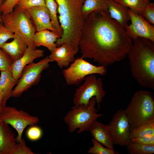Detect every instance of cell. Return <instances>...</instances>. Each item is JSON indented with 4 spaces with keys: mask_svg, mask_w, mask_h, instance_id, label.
I'll list each match as a JSON object with an SVG mask.
<instances>
[{
    "mask_svg": "<svg viewBox=\"0 0 154 154\" xmlns=\"http://www.w3.org/2000/svg\"><path fill=\"white\" fill-rule=\"evenodd\" d=\"M132 41L108 10L96 11L84 19L79 48L82 58L106 67L123 60Z\"/></svg>",
    "mask_w": 154,
    "mask_h": 154,
    "instance_id": "cell-1",
    "label": "cell"
},
{
    "mask_svg": "<svg viewBox=\"0 0 154 154\" xmlns=\"http://www.w3.org/2000/svg\"><path fill=\"white\" fill-rule=\"evenodd\" d=\"M127 56L132 76L141 87L154 89V42L138 38Z\"/></svg>",
    "mask_w": 154,
    "mask_h": 154,
    "instance_id": "cell-2",
    "label": "cell"
},
{
    "mask_svg": "<svg viewBox=\"0 0 154 154\" xmlns=\"http://www.w3.org/2000/svg\"><path fill=\"white\" fill-rule=\"evenodd\" d=\"M58 5V19L62 35L56 43L58 46L63 43L79 49L84 19L81 9L84 0H55Z\"/></svg>",
    "mask_w": 154,
    "mask_h": 154,
    "instance_id": "cell-3",
    "label": "cell"
},
{
    "mask_svg": "<svg viewBox=\"0 0 154 154\" xmlns=\"http://www.w3.org/2000/svg\"><path fill=\"white\" fill-rule=\"evenodd\" d=\"M124 111L131 131L154 119V98L153 94L147 90L136 92Z\"/></svg>",
    "mask_w": 154,
    "mask_h": 154,
    "instance_id": "cell-4",
    "label": "cell"
},
{
    "mask_svg": "<svg viewBox=\"0 0 154 154\" xmlns=\"http://www.w3.org/2000/svg\"><path fill=\"white\" fill-rule=\"evenodd\" d=\"M97 104L95 97L91 98L89 105L86 107L83 105L72 107L71 110L64 117L65 123L68 125L69 131L72 133L77 129L78 134L89 131L94 121L103 114H98L95 108Z\"/></svg>",
    "mask_w": 154,
    "mask_h": 154,
    "instance_id": "cell-5",
    "label": "cell"
},
{
    "mask_svg": "<svg viewBox=\"0 0 154 154\" xmlns=\"http://www.w3.org/2000/svg\"><path fill=\"white\" fill-rule=\"evenodd\" d=\"M1 19L8 29L23 38L28 47L36 48L33 41L36 31L26 10L20 9L16 5L11 12L5 15L1 14Z\"/></svg>",
    "mask_w": 154,
    "mask_h": 154,
    "instance_id": "cell-6",
    "label": "cell"
},
{
    "mask_svg": "<svg viewBox=\"0 0 154 154\" xmlns=\"http://www.w3.org/2000/svg\"><path fill=\"white\" fill-rule=\"evenodd\" d=\"M54 62L49 56H47L37 63L33 62L25 66L17 85L13 90L12 97L20 96L33 86L40 81L42 71L49 66V63Z\"/></svg>",
    "mask_w": 154,
    "mask_h": 154,
    "instance_id": "cell-7",
    "label": "cell"
},
{
    "mask_svg": "<svg viewBox=\"0 0 154 154\" xmlns=\"http://www.w3.org/2000/svg\"><path fill=\"white\" fill-rule=\"evenodd\" d=\"M84 80L83 84L76 90L73 103L74 106L83 105L86 107L89 105L90 99L94 97L98 104V110L106 94L102 81L100 78H97L95 74L86 76Z\"/></svg>",
    "mask_w": 154,
    "mask_h": 154,
    "instance_id": "cell-8",
    "label": "cell"
},
{
    "mask_svg": "<svg viewBox=\"0 0 154 154\" xmlns=\"http://www.w3.org/2000/svg\"><path fill=\"white\" fill-rule=\"evenodd\" d=\"M62 73L67 84L75 85H79L90 74L105 75L107 70L106 66L94 65L81 57L75 59L69 67L62 70Z\"/></svg>",
    "mask_w": 154,
    "mask_h": 154,
    "instance_id": "cell-9",
    "label": "cell"
},
{
    "mask_svg": "<svg viewBox=\"0 0 154 154\" xmlns=\"http://www.w3.org/2000/svg\"><path fill=\"white\" fill-rule=\"evenodd\" d=\"M0 119L15 129L18 133L16 138L17 143L21 140L23 131L26 127L35 125L39 120L37 116L30 115L22 110H18L15 107L9 106H6Z\"/></svg>",
    "mask_w": 154,
    "mask_h": 154,
    "instance_id": "cell-10",
    "label": "cell"
},
{
    "mask_svg": "<svg viewBox=\"0 0 154 154\" xmlns=\"http://www.w3.org/2000/svg\"><path fill=\"white\" fill-rule=\"evenodd\" d=\"M108 125L114 145L126 147L131 142L130 127L124 110H118Z\"/></svg>",
    "mask_w": 154,
    "mask_h": 154,
    "instance_id": "cell-11",
    "label": "cell"
},
{
    "mask_svg": "<svg viewBox=\"0 0 154 154\" xmlns=\"http://www.w3.org/2000/svg\"><path fill=\"white\" fill-rule=\"evenodd\" d=\"M131 23L124 27L127 35L132 40L141 37L154 42V27L142 16L137 14L128 8Z\"/></svg>",
    "mask_w": 154,
    "mask_h": 154,
    "instance_id": "cell-12",
    "label": "cell"
},
{
    "mask_svg": "<svg viewBox=\"0 0 154 154\" xmlns=\"http://www.w3.org/2000/svg\"><path fill=\"white\" fill-rule=\"evenodd\" d=\"M25 10L32 20L36 32L48 30L57 33L52 25L49 12L46 6L34 7Z\"/></svg>",
    "mask_w": 154,
    "mask_h": 154,
    "instance_id": "cell-13",
    "label": "cell"
},
{
    "mask_svg": "<svg viewBox=\"0 0 154 154\" xmlns=\"http://www.w3.org/2000/svg\"><path fill=\"white\" fill-rule=\"evenodd\" d=\"M44 55L43 50L28 46L24 54L19 59L14 61L11 66L10 69L13 78L18 80L25 66L33 62L35 59Z\"/></svg>",
    "mask_w": 154,
    "mask_h": 154,
    "instance_id": "cell-14",
    "label": "cell"
},
{
    "mask_svg": "<svg viewBox=\"0 0 154 154\" xmlns=\"http://www.w3.org/2000/svg\"><path fill=\"white\" fill-rule=\"evenodd\" d=\"M79 49L66 43L56 47L49 56L54 61L56 62L60 68L68 66L75 60V56L77 54Z\"/></svg>",
    "mask_w": 154,
    "mask_h": 154,
    "instance_id": "cell-15",
    "label": "cell"
},
{
    "mask_svg": "<svg viewBox=\"0 0 154 154\" xmlns=\"http://www.w3.org/2000/svg\"><path fill=\"white\" fill-rule=\"evenodd\" d=\"M17 143L15 133L9 125L1 121L0 123L1 154H13Z\"/></svg>",
    "mask_w": 154,
    "mask_h": 154,
    "instance_id": "cell-16",
    "label": "cell"
},
{
    "mask_svg": "<svg viewBox=\"0 0 154 154\" xmlns=\"http://www.w3.org/2000/svg\"><path fill=\"white\" fill-rule=\"evenodd\" d=\"M93 139L108 148H114V144L108 125L96 120L90 129Z\"/></svg>",
    "mask_w": 154,
    "mask_h": 154,
    "instance_id": "cell-17",
    "label": "cell"
},
{
    "mask_svg": "<svg viewBox=\"0 0 154 154\" xmlns=\"http://www.w3.org/2000/svg\"><path fill=\"white\" fill-rule=\"evenodd\" d=\"M14 35L13 40L11 42L4 43L1 48L14 61L22 56L28 47L21 36L17 34Z\"/></svg>",
    "mask_w": 154,
    "mask_h": 154,
    "instance_id": "cell-18",
    "label": "cell"
},
{
    "mask_svg": "<svg viewBox=\"0 0 154 154\" xmlns=\"http://www.w3.org/2000/svg\"><path fill=\"white\" fill-rule=\"evenodd\" d=\"M111 18L117 21L123 27L130 21L128 8L114 0H105Z\"/></svg>",
    "mask_w": 154,
    "mask_h": 154,
    "instance_id": "cell-19",
    "label": "cell"
},
{
    "mask_svg": "<svg viewBox=\"0 0 154 154\" xmlns=\"http://www.w3.org/2000/svg\"><path fill=\"white\" fill-rule=\"evenodd\" d=\"M60 38L56 33L44 30L36 32L33 37V43L35 48L43 46L46 47L51 52L58 47L56 42Z\"/></svg>",
    "mask_w": 154,
    "mask_h": 154,
    "instance_id": "cell-20",
    "label": "cell"
},
{
    "mask_svg": "<svg viewBox=\"0 0 154 154\" xmlns=\"http://www.w3.org/2000/svg\"><path fill=\"white\" fill-rule=\"evenodd\" d=\"M18 81L13 78L10 69L1 72L0 90L3 92L7 100L12 97L13 89Z\"/></svg>",
    "mask_w": 154,
    "mask_h": 154,
    "instance_id": "cell-21",
    "label": "cell"
},
{
    "mask_svg": "<svg viewBox=\"0 0 154 154\" xmlns=\"http://www.w3.org/2000/svg\"><path fill=\"white\" fill-rule=\"evenodd\" d=\"M100 10H108L105 0H84L82 7L81 13L84 19L92 12Z\"/></svg>",
    "mask_w": 154,
    "mask_h": 154,
    "instance_id": "cell-22",
    "label": "cell"
},
{
    "mask_svg": "<svg viewBox=\"0 0 154 154\" xmlns=\"http://www.w3.org/2000/svg\"><path fill=\"white\" fill-rule=\"evenodd\" d=\"M45 2L49 12L52 25L60 38L63 32L57 16L58 5L55 0H45Z\"/></svg>",
    "mask_w": 154,
    "mask_h": 154,
    "instance_id": "cell-23",
    "label": "cell"
},
{
    "mask_svg": "<svg viewBox=\"0 0 154 154\" xmlns=\"http://www.w3.org/2000/svg\"><path fill=\"white\" fill-rule=\"evenodd\" d=\"M127 7L134 13L142 16L150 0H114Z\"/></svg>",
    "mask_w": 154,
    "mask_h": 154,
    "instance_id": "cell-24",
    "label": "cell"
},
{
    "mask_svg": "<svg viewBox=\"0 0 154 154\" xmlns=\"http://www.w3.org/2000/svg\"><path fill=\"white\" fill-rule=\"evenodd\" d=\"M154 135V119L141 125L131 131V139Z\"/></svg>",
    "mask_w": 154,
    "mask_h": 154,
    "instance_id": "cell-25",
    "label": "cell"
},
{
    "mask_svg": "<svg viewBox=\"0 0 154 154\" xmlns=\"http://www.w3.org/2000/svg\"><path fill=\"white\" fill-rule=\"evenodd\" d=\"M129 154H152L154 153V145H144L130 142L126 146Z\"/></svg>",
    "mask_w": 154,
    "mask_h": 154,
    "instance_id": "cell-26",
    "label": "cell"
},
{
    "mask_svg": "<svg viewBox=\"0 0 154 154\" xmlns=\"http://www.w3.org/2000/svg\"><path fill=\"white\" fill-rule=\"evenodd\" d=\"M92 141L93 144L88 151L89 153L92 154H119L114 148H108L104 147L96 141L92 139Z\"/></svg>",
    "mask_w": 154,
    "mask_h": 154,
    "instance_id": "cell-27",
    "label": "cell"
},
{
    "mask_svg": "<svg viewBox=\"0 0 154 154\" xmlns=\"http://www.w3.org/2000/svg\"><path fill=\"white\" fill-rule=\"evenodd\" d=\"M16 5L19 9L23 10L37 6H46L45 0H19Z\"/></svg>",
    "mask_w": 154,
    "mask_h": 154,
    "instance_id": "cell-28",
    "label": "cell"
},
{
    "mask_svg": "<svg viewBox=\"0 0 154 154\" xmlns=\"http://www.w3.org/2000/svg\"><path fill=\"white\" fill-rule=\"evenodd\" d=\"M14 60L0 48V71L10 69Z\"/></svg>",
    "mask_w": 154,
    "mask_h": 154,
    "instance_id": "cell-29",
    "label": "cell"
},
{
    "mask_svg": "<svg viewBox=\"0 0 154 154\" xmlns=\"http://www.w3.org/2000/svg\"><path fill=\"white\" fill-rule=\"evenodd\" d=\"M42 131L39 127L35 125L31 126L27 129V136L29 140L35 141L39 139L42 137Z\"/></svg>",
    "mask_w": 154,
    "mask_h": 154,
    "instance_id": "cell-30",
    "label": "cell"
},
{
    "mask_svg": "<svg viewBox=\"0 0 154 154\" xmlns=\"http://www.w3.org/2000/svg\"><path fill=\"white\" fill-rule=\"evenodd\" d=\"M14 34L8 29L2 22H0V48L9 39L13 38Z\"/></svg>",
    "mask_w": 154,
    "mask_h": 154,
    "instance_id": "cell-31",
    "label": "cell"
},
{
    "mask_svg": "<svg viewBox=\"0 0 154 154\" xmlns=\"http://www.w3.org/2000/svg\"><path fill=\"white\" fill-rule=\"evenodd\" d=\"M142 16L149 23L154 24V3H149L146 6Z\"/></svg>",
    "mask_w": 154,
    "mask_h": 154,
    "instance_id": "cell-32",
    "label": "cell"
},
{
    "mask_svg": "<svg viewBox=\"0 0 154 154\" xmlns=\"http://www.w3.org/2000/svg\"><path fill=\"white\" fill-rule=\"evenodd\" d=\"M30 148L27 147L24 139L21 140L17 143L13 154H35Z\"/></svg>",
    "mask_w": 154,
    "mask_h": 154,
    "instance_id": "cell-33",
    "label": "cell"
},
{
    "mask_svg": "<svg viewBox=\"0 0 154 154\" xmlns=\"http://www.w3.org/2000/svg\"><path fill=\"white\" fill-rule=\"evenodd\" d=\"M19 0H6L1 5L0 11L2 15L11 12Z\"/></svg>",
    "mask_w": 154,
    "mask_h": 154,
    "instance_id": "cell-34",
    "label": "cell"
},
{
    "mask_svg": "<svg viewBox=\"0 0 154 154\" xmlns=\"http://www.w3.org/2000/svg\"><path fill=\"white\" fill-rule=\"evenodd\" d=\"M131 142L146 145H154V135L133 138Z\"/></svg>",
    "mask_w": 154,
    "mask_h": 154,
    "instance_id": "cell-35",
    "label": "cell"
},
{
    "mask_svg": "<svg viewBox=\"0 0 154 154\" xmlns=\"http://www.w3.org/2000/svg\"><path fill=\"white\" fill-rule=\"evenodd\" d=\"M7 100L3 92L0 90V117L5 111L6 108V104Z\"/></svg>",
    "mask_w": 154,
    "mask_h": 154,
    "instance_id": "cell-36",
    "label": "cell"
},
{
    "mask_svg": "<svg viewBox=\"0 0 154 154\" xmlns=\"http://www.w3.org/2000/svg\"><path fill=\"white\" fill-rule=\"evenodd\" d=\"M5 1L4 0H0V8L1 5ZM1 12L0 11V22H1Z\"/></svg>",
    "mask_w": 154,
    "mask_h": 154,
    "instance_id": "cell-37",
    "label": "cell"
},
{
    "mask_svg": "<svg viewBox=\"0 0 154 154\" xmlns=\"http://www.w3.org/2000/svg\"><path fill=\"white\" fill-rule=\"evenodd\" d=\"M1 122V120H0V122Z\"/></svg>",
    "mask_w": 154,
    "mask_h": 154,
    "instance_id": "cell-38",
    "label": "cell"
},
{
    "mask_svg": "<svg viewBox=\"0 0 154 154\" xmlns=\"http://www.w3.org/2000/svg\"><path fill=\"white\" fill-rule=\"evenodd\" d=\"M5 0V1L6 0Z\"/></svg>",
    "mask_w": 154,
    "mask_h": 154,
    "instance_id": "cell-39",
    "label": "cell"
},
{
    "mask_svg": "<svg viewBox=\"0 0 154 154\" xmlns=\"http://www.w3.org/2000/svg\"><path fill=\"white\" fill-rule=\"evenodd\" d=\"M0 154H1V153H0Z\"/></svg>",
    "mask_w": 154,
    "mask_h": 154,
    "instance_id": "cell-40",
    "label": "cell"
}]
</instances>
